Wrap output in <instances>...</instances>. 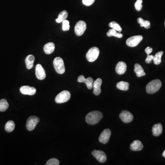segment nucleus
Here are the masks:
<instances>
[{"instance_id": "25", "label": "nucleus", "mask_w": 165, "mask_h": 165, "mask_svg": "<svg viewBox=\"0 0 165 165\" xmlns=\"http://www.w3.org/2000/svg\"><path fill=\"white\" fill-rule=\"evenodd\" d=\"M106 34L108 37L114 36L119 38H121L123 36V34H122L117 32V31L112 29L109 30Z\"/></svg>"}, {"instance_id": "14", "label": "nucleus", "mask_w": 165, "mask_h": 165, "mask_svg": "<svg viewBox=\"0 0 165 165\" xmlns=\"http://www.w3.org/2000/svg\"><path fill=\"white\" fill-rule=\"evenodd\" d=\"M78 81L79 83H84L86 84L87 87L88 89H91L93 88V79L91 77L85 79L83 75H80L78 77Z\"/></svg>"}, {"instance_id": "23", "label": "nucleus", "mask_w": 165, "mask_h": 165, "mask_svg": "<svg viewBox=\"0 0 165 165\" xmlns=\"http://www.w3.org/2000/svg\"><path fill=\"white\" fill-rule=\"evenodd\" d=\"M68 13L66 11L64 10L61 11L58 15V18L56 19V23H60L63 22L64 20L66 19V18H68Z\"/></svg>"}, {"instance_id": "24", "label": "nucleus", "mask_w": 165, "mask_h": 165, "mask_svg": "<svg viewBox=\"0 0 165 165\" xmlns=\"http://www.w3.org/2000/svg\"><path fill=\"white\" fill-rule=\"evenodd\" d=\"M137 21L140 24L141 27H144L146 29H148L151 27V23L149 21L144 20L142 18H139L137 19Z\"/></svg>"}, {"instance_id": "11", "label": "nucleus", "mask_w": 165, "mask_h": 165, "mask_svg": "<svg viewBox=\"0 0 165 165\" xmlns=\"http://www.w3.org/2000/svg\"><path fill=\"white\" fill-rule=\"evenodd\" d=\"M120 118L125 123H129L133 121L134 116L132 113L127 111H123L120 114Z\"/></svg>"}, {"instance_id": "34", "label": "nucleus", "mask_w": 165, "mask_h": 165, "mask_svg": "<svg viewBox=\"0 0 165 165\" xmlns=\"http://www.w3.org/2000/svg\"><path fill=\"white\" fill-rule=\"evenodd\" d=\"M154 56L153 55H147L146 59H145V62L148 64H151L152 61L154 59Z\"/></svg>"}, {"instance_id": "6", "label": "nucleus", "mask_w": 165, "mask_h": 165, "mask_svg": "<svg viewBox=\"0 0 165 165\" xmlns=\"http://www.w3.org/2000/svg\"><path fill=\"white\" fill-rule=\"evenodd\" d=\"M40 121L39 117L34 116H30L27 120L26 123V128L29 131H32L35 129Z\"/></svg>"}, {"instance_id": "21", "label": "nucleus", "mask_w": 165, "mask_h": 165, "mask_svg": "<svg viewBox=\"0 0 165 165\" xmlns=\"http://www.w3.org/2000/svg\"><path fill=\"white\" fill-rule=\"evenodd\" d=\"M134 71L136 73L137 77L139 78L145 75V73L144 72L143 69L141 66L139 64H135L134 65Z\"/></svg>"}, {"instance_id": "29", "label": "nucleus", "mask_w": 165, "mask_h": 165, "mask_svg": "<svg viewBox=\"0 0 165 165\" xmlns=\"http://www.w3.org/2000/svg\"><path fill=\"white\" fill-rule=\"evenodd\" d=\"M109 25L111 29H115L117 32H120L122 31V29H121V27L116 22H114V21L111 22V23H109Z\"/></svg>"}, {"instance_id": "10", "label": "nucleus", "mask_w": 165, "mask_h": 165, "mask_svg": "<svg viewBox=\"0 0 165 165\" xmlns=\"http://www.w3.org/2000/svg\"><path fill=\"white\" fill-rule=\"evenodd\" d=\"M111 135V131L109 129H106L101 133L99 137V140L100 142L103 144L107 143Z\"/></svg>"}, {"instance_id": "31", "label": "nucleus", "mask_w": 165, "mask_h": 165, "mask_svg": "<svg viewBox=\"0 0 165 165\" xmlns=\"http://www.w3.org/2000/svg\"><path fill=\"white\" fill-rule=\"evenodd\" d=\"M62 23V30L64 31H68L70 29L69 21L64 20Z\"/></svg>"}, {"instance_id": "27", "label": "nucleus", "mask_w": 165, "mask_h": 165, "mask_svg": "<svg viewBox=\"0 0 165 165\" xmlns=\"http://www.w3.org/2000/svg\"><path fill=\"white\" fill-rule=\"evenodd\" d=\"M163 52L162 51H159L156 53L155 56H154V59H153V62L154 64L156 65H159L161 62V56L163 55Z\"/></svg>"}, {"instance_id": "2", "label": "nucleus", "mask_w": 165, "mask_h": 165, "mask_svg": "<svg viewBox=\"0 0 165 165\" xmlns=\"http://www.w3.org/2000/svg\"><path fill=\"white\" fill-rule=\"evenodd\" d=\"M161 86V82L159 79H155L149 83L146 86V91L148 94H154L158 91Z\"/></svg>"}, {"instance_id": "33", "label": "nucleus", "mask_w": 165, "mask_h": 165, "mask_svg": "<svg viewBox=\"0 0 165 165\" xmlns=\"http://www.w3.org/2000/svg\"><path fill=\"white\" fill-rule=\"evenodd\" d=\"M95 0H82V2L84 5L86 6H89L93 4Z\"/></svg>"}, {"instance_id": "16", "label": "nucleus", "mask_w": 165, "mask_h": 165, "mask_svg": "<svg viewBox=\"0 0 165 165\" xmlns=\"http://www.w3.org/2000/svg\"><path fill=\"white\" fill-rule=\"evenodd\" d=\"M127 65L123 61H119L116 66V72L119 75L124 74L127 70Z\"/></svg>"}, {"instance_id": "13", "label": "nucleus", "mask_w": 165, "mask_h": 165, "mask_svg": "<svg viewBox=\"0 0 165 165\" xmlns=\"http://www.w3.org/2000/svg\"><path fill=\"white\" fill-rule=\"evenodd\" d=\"M20 92L23 95H29L33 96L36 92V89L33 87L25 85L23 86L20 88Z\"/></svg>"}, {"instance_id": "17", "label": "nucleus", "mask_w": 165, "mask_h": 165, "mask_svg": "<svg viewBox=\"0 0 165 165\" xmlns=\"http://www.w3.org/2000/svg\"><path fill=\"white\" fill-rule=\"evenodd\" d=\"M143 147V144L139 140H134L130 144V149L133 151H140Z\"/></svg>"}, {"instance_id": "32", "label": "nucleus", "mask_w": 165, "mask_h": 165, "mask_svg": "<svg viewBox=\"0 0 165 165\" xmlns=\"http://www.w3.org/2000/svg\"><path fill=\"white\" fill-rule=\"evenodd\" d=\"M143 0H137L135 3V7L137 11H140L142 9L143 6L142 5Z\"/></svg>"}, {"instance_id": "5", "label": "nucleus", "mask_w": 165, "mask_h": 165, "mask_svg": "<svg viewBox=\"0 0 165 165\" xmlns=\"http://www.w3.org/2000/svg\"><path fill=\"white\" fill-rule=\"evenodd\" d=\"M70 97V93L67 90H64L58 94L55 98V101L58 104L65 103L69 101Z\"/></svg>"}, {"instance_id": "7", "label": "nucleus", "mask_w": 165, "mask_h": 165, "mask_svg": "<svg viewBox=\"0 0 165 165\" xmlns=\"http://www.w3.org/2000/svg\"><path fill=\"white\" fill-rule=\"evenodd\" d=\"M87 28L86 23L84 21H79L77 22L74 28L75 33L77 36H80L83 35Z\"/></svg>"}, {"instance_id": "4", "label": "nucleus", "mask_w": 165, "mask_h": 165, "mask_svg": "<svg viewBox=\"0 0 165 165\" xmlns=\"http://www.w3.org/2000/svg\"><path fill=\"white\" fill-rule=\"evenodd\" d=\"M100 54V50L96 47L90 48L86 54V59L89 62H93L97 59Z\"/></svg>"}, {"instance_id": "26", "label": "nucleus", "mask_w": 165, "mask_h": 165, "mask_svg": "<svg viewBox=\"0 0 165 165\" xmlns=\"http://www.w3.org/2000/svg\"><path fill=\"white\" fill-rule=\"evenodd\" d=\"M15 125L14 121H9L6 124L5 129V130L6 132L10 133V132H13L14 131L15 129Z\"/></svg>"}, {"instance_id": "18", "label": "nucleus", "mask_w": 165, "mask_h": 165, "mask_svg": "<svg viewBox=\"0 0 165 165\" xmlns=\"http://www.w3.org/2000/svg\"><path fill=\"white\" fill-rule=\"evenodd\" d=\"M153 134L155 136H159L162 133V126L161 124L154 125L152 129Z\"/></svg>"}, {"instance_id": "3", "label": "nucleus", "mask_w": 165, "mask_h": 165, "mask_svg": "<svg viewBox=\"0 0 165 165\" xmlns=\"http://www.w3.org/2000/svg\"><path fill=\"white\" fill-rule=\"evenodd\" d=\"M53 65L55 70L60 74H64L65 72L64 63L62 58L56 57L53 61Z\"/></svg>"}, {"instance_id": "35", "label": "nucleus", "mask_w": 165, "mask_h": 165, "mask_svg": "<svg viewBox=\"0 0 165 165\" xmlns=\"http://www.w3.org/2000/svg\"><path fill=\"white\" fill-rule=\"evenodd\" d=\"M153 49L151 47H147L145 49V51L147 55H150L152 52Z\"/></svg>"}, {"instance_id": "15", "label": "nucleus", "mask_w": 165, "mask_h": 165, "mask_svg": "<svg viewBox=\"0 0 165 165\" xmlns=\"http://www.w3.org/2000/svg\"><path fill=\"white\" fill-rule=\"evenodd\" d=\"M102 81L100 78H98L93 82V88H94L93 93L96 96H98L101 93V85Z\"/></svg>"}, {"instance_id": "12", "label": "nucleus", "mask_w": 165, "mask_h": 165, "mask_svg": "<svg viewBox=\"0 0 165 165\" xmlns=\"http://www.w3.org/2000/svg\"><path fill=\"white\" fill-rule=\"evenodd\" d=\"M35 74L39 80H43L46 77V72L41 65L38 64L35 68Z\"/></svg>"}, {"instance_id": "9", "label": "nucleus", "mask_w": 165, "mask_h": 165, "mask_svg": "<svg viewBox=\"0 0 165 165\" xmlns=\"http://www.w3.org/2000/svg\"><path fill=\"white\" fill-rule=\"evenodd\" d=\"M92 154L101 163H104L107 160L106 155L103 151L94 150Z\"/></svg>"}, {"instance_id": "37", "label": "nucleus", "mask_w": 165, "mask_h": 165, "mask_svg": "<svg viewBox=\"0 0 165 165\" xmlns=\"http://www.w3.org/2000/svg\"></svg>"}, {"instance_id": "1", "label": "nucleus", "mask_w": 165, "mask_h": 165, "mask_svg": "<svg viewBox=\"0 0 165 165\" xmlns=\"http://www.w3.org/2000/svg\"><path fill=\"white\" fill-rule=\"evenodd\" d=\"M103 118V114L99 111H93L89 113L85 117V120L89 124H98Z\"/></svg>"}, {"instance_id": "20", "label": "nucleus", "mask_w": 165, "mask_h": 165, "mask_svg": "<svg viewBox=\"0 0 165 165\" xmlns=\"http://www.w3.org/2000/svg\"><path fill=\"white\" fill-rule=\"evenodd\" d=\"M55 48V44L52 42H49L44 46V51L46 54H51L53 53Z\"/></svg>"}, {"instance_id": "30", "label": "nucleus", "mask_w": 165, "mask_h": 165, "mask_svg": "<svg viewBox=\"0 0 165 165\" xmlns=\"http://www.w3.org/2000/svg\"><path fill=\"white\" fill-rule=\"evenodd\" d=\"M46 165H59V161L58 159L56 158H52L50 159L47 161L46 163Z\"/></svg>"}, {"instance_id": "19", "label": "nucleus", "mask_w": 165, "mask_h": 165, "mask_svg": "<svg viewBox=\"0 0 165 165\" xmlns=\"http://www.w3.org/2000/svg\"><path fill=\"white\" fill-rule=\"evenodd\" d=\"M34 60H35L34 56L32 55H28L26 57L25 59V64L27 69H32L34 66Z\"/></svg>"}, {"instance_id": "8", "label": "nucleus", "mask_w": 165, "mask_h": 165, "mask_svg": "<svg viewBox=\"0 0 165 165\" xmlns=\"http://www.w3.org/2000/svg\"><path fill=\"white\" fill-rule=\"evenodd\" d=\"M142 36L141 35H136L129 38L126 41V44L127 46L131 47L136 46L142 41Z\"/></svg>"}, {"instance_id": "36", "label": "nucleus", "mask_w": 165, "mask_h": 165, "mask_svg": "<svg viewBox=\"0 0 165 165\" xmlns=\"http://www.w3.org/2000/svg\"><path fill=\"white\" fill-rule=\"evenodd\" d=\"M162 156L164 157H165V150L163 152V154H162Z\"/></svg>"}, {"instance_id": "28", "label": "nucleus", "mask_w": 165, "mask_h": 165, "mask_svg": "<svg viewBox=\"0 0 165 165\" xmlns=\"http://www.w3.org/2000/svg\"><path fill=\"white\" fill-rule=\"evenodd\" d=\"M9 104L5 99H1L0 100V111L3 112L8 109Z\"/></svg>"}, {"instance_id": "22", "label": "nucleus", "mask_w": 165, "mask_h": 165, "mask_svg": "<svg viewBox=\"0 0 165 165\" xmlns=\"http://www.w3.org/2000/svg\"><path fill=\"white\" fill-rule=\"evenodd\" d=\"M129 83L125 81H120L117 83L116 84V87L120 90H124V91H127L129 89Z\"/></svg>"}]
</instances>
